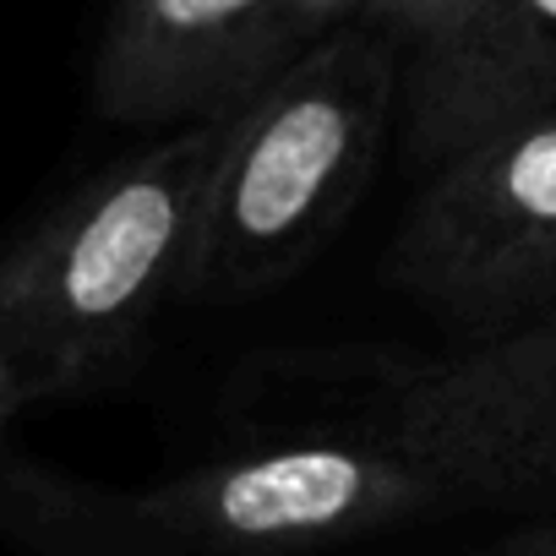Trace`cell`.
<instances>
[{
    "instance_id": "11",
    "label": "cell",
    "mask_w": 556,
    "mask_h": 556,
    "mask_svg": "<svg viewBox=\"0 0 556 556\" xmlns=\"http://www.w3.org/2000/svg\"><path fill=\"white\" fill-rule=\"evenodd\" d=\"M28 399H23V388H17V377H12V366L0 361V458H7V437H12V420H17V409H23Z\"/></svg>"
},
{
    "instance_id": "4",
    "label": "cell",
    "mask_w": 556,
    "mask_h": 556,
    "mask_svg": "<svg viewBox=\"0 0 556 556\" xmlns=\"http://www.w3.org/2000/svg\"><path fill=\"white\" fill-rule=\"evenodd\" d=\"M393 278L480 333H507L556 295V110L431 164L393 235Z\"/></svg>"
},
{
    "instance_id": "8",
    "label": "cell",
    "mask_w": 556,
    "mask_h": 556,
    "mask_svg": "<svg viewBox=\"0 0 556 556\" xmlns=\"http://www.w3.org/2000/svg\"><path fill=\"white\" fill-rule=\"evenodd\" d=\"M464 7L469 0H361V12L350 23H366V28L388 34L393 45H420L426 34L453 23Z\"/></svg>"
},
{
    "instance_id": "3",
    "label": "cell",
    "mask_w": 556,
    "mask_h": 556,
    "mask_svg": "<svg viewBox=\"0 0 556 556\" xmlns=\"http://www.w3.org/2000/svg\"><path fill=\"white\" fill-rule=\"evenodd\" d=\"M442 507L437 485L377 437H306L197 464L93 507L104 556H312Z\"/></svg>"
},
{
    "instance_id": "9",
    "label": "cell",
    "mask_w": 556,
    "mask_h": 556,
    "mask_svg": "<svg viewBox=\"0 0 556 556\" xmlns=\"http://www.w3.org/2000/svg\"><path fill=\"white\" fill-rule=\"evenodd\" d=\"M361 12V0H290V45L306 50L312 39H323L328 28L350 23Z\"/></svg>"
},
{
    "instance_id": "1",
    "label": "cell",
    "mask_w": 556,
    "mask_h": 556,
    "mask_svg": "<svg viewBox=\"0 0 556 556\" xmlns=\"http://www.w3.org/2000/svg\"><path fill=\"white\" fill-rule=\"evenodd\" d=\"M218 142L224 115L186 121L77 186L0 256V361L28 404L99 382L186 295Z\"/></svg>"
},
{
    "instance_id": "6",
    "label": "cell",
    "mask_w": 556,
    "mask_h": 556,
    "mask_svg": "<svg viewBox=\"0 0 556 556\" xmlns=\"http://www.w3.org/2000/svg\"><path fill=\"white\" fill-rule=\"evenodd\" d=\"M290 55V0H115L93 55V110L126 126L207 121Z\"/></svg>"
},
{
    "instance_id": "10",
    "label": "cell",
    "mask_w": 556,
    "mask_h": 556,
    "mask_svg": "<svg viewBox=\"0 0 556 556\" xmlns=\"http://www.w3.org/2000/svg\"><path fill=\"white\" fill-rule=\"evenodd\" d=\"M496 556H556V518H545V523H529V529L507 534V540L496 545Z\"/></svg>"
},
{
    "instance_id": "5",
    "label": "cell",
    "mask_w": 556,
    "mask_h": 556,
    "mask_svg": "<svg viewBox=\"0 0 556 556\" xmlns=\"http://www.w3.org/2000/svg\"><path fill=\"white\" fill-rule=\"evenodd\" d=\"M382 437L437 485L442 507L556 518V306L409 371L388 393Z\"/></svg>"
},
{
    "instance_id": "7",
    "label": "cell",
    "mask_w": 556,
    "mask_h": 556,
    "mask_svg": "<svg viewBox=\"0 0 556 556\" xmlns=\"http://www.w3.org/2000/svg\"><path fill=\"white\" fill-rule=\"evenodd\" d=\"M399 99L409 153L426 169L513 121L556 110V0H469L415 45Z\"/></svg>"
},
{
    "instance_id": "2",
    "label": "cell",
    "mask_w": 556,
    "mask_h": 556,
    "mask_svg": "<svg viewBox=\"0 0 556 556\" xmlns=\"http://www.w3.org/2000/svg\"><path fill=\"white\" fill-rule=\"evenodd\" d=\"M399 104V45L339 23L240 104L202 191L186 295H256L295 278L371 186Z\"/></svg>"
}]
</instances>
